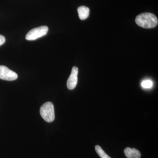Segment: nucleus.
Returning <instances> with one entry per match:
<instances>
[{
  "label": "nucleus",
  "mask_w": 158,
  "mask_h": 158,
  "mask_svg": "<svg viewBox=\"0 0 158 158\" xmlns=\"http://www.w3.org/2000/svg\"><path fill=\"white\" fill-rule=\"evenodd\" d=\"M6 41V38L2 35H0V46L2 45Z\"/></svg>",
  "instance_id": "nucleus-10"
},
{
  "label": "nucleus",
  "mask_w": 158,
  "mask_h": 158,
  "mask_svg": "<svg viewBox=\"0 0 158 158\" xmlns=\"http://www.w3.org/2000/svg\"><path fill=\"white\" fill-rule=\"evenodd\" d=\"M78 69L76 66H74L67 81V88L69 90H73L76 87L78 81Z\"/></svg>",
  "instance_id": "nucleus-5"
},
{
  "label": "nucleus",
  "mask_w": 158,
  "mask_h": 158,
  "mask_svg": "<svg viewBox=\"0 0 158 158\" xmlns=\"http://www.w3.org/2000/svg\"><path fill=\"white\" fill-rule=\"evenodd\" d=\"M79 17L81 20H85L88 18L90 14V9L85 6L79 7L77 9Z\"/></svg>",
  "instance_id": "nucleus-7"
},
{
  "label": "nucleus",
  "mask_w": 158,
  "mask_h": 158,
  "mask_svg": "<svg viewBox=\"0 0 158 158\" xmlns=\"http://www.w3.org/2000/svg\"><path fill=\"white\" fill-rule=\"evenodd\" d=\"M136 23L144 28H152L158 24L157 18L152 13L145 12L139 15L135 19Z\"/></svg>",
  "instance_id": "nucleus-1"
},
{
  "label": "nucleus",
  "mask_w": 158,
  "mask_h": 158,
  "mask_svg": "<svg viewBox=\"0 0 158 158\" xmlns=\"http://www.w3.org/2000/svg\"><path fill=\"white\" fill-rule=\"evenodd\" d=\"M18 78L17 74L4 65H0V79L8 81L15 80Z\"/></svg>",
  "instance_id": "nucleus-4"
},
{
  "label": "nucleus",
  "mask_w": 158,
  "mask_h": 158,
  "mask_svg": "<svg viewBox=\"0 0 158 158\" xmlns=\"http://www.w3.org/2000/svg\"><path fill=\"white\" fill-rule=\"evenodd\" d=\"M141 86L144 88H150L153 86V82L151 80H144L141 83Z\"/></svg>",
  "instance_id": "nucleus-9"
},
{
  "label": "nucleus",
  "mask_w": 158,
  "mask_h": 158,
  "mask_svg": "<svg viewBox=\"0 0 158 158\" xmlns=\"http://www.w3.org/2000/svg\"><path fill=\"white\" fill-rule=\"evenodd\" d=\"M48 31V28L47 26H44L31 30L27 34L26 38L27 40H35L44 36L47 34Z\"/></svg>",
  "instance_id": "nucleus-3"
},
{
  "label": "nucleus",
  "mask_w": 158,
  "mask_h": 158,
  "mask_svg": "<svg viewBox=\"0 0 158 158\" xmlns=\"http://www.w3.org/2000/svg\"><path fill=\"white\" fill-rule=\"evenodd\" d=\"M125 155L127 158H140L141 153L139 150L135 148H126L124 150Z\"/></svg>",
  "instance_id": "nucleus-6"
},
{
  "label": "nucleus",
  "mask_w": 158,
  "mask_h": 158,
  "mask_svg": "<svg viewBox=\"0 0 158 158\" xmlns=\"http://www.w3.org/2000/svg\"><path fill=\"white\" fill-rule=\"evenodd\" d=\"M41 117L45 121L51 123L55 118L54 105L51 102H47L41 106L40 109Z\"/></svg>",
  "instance_id": "nucleus-2"
},
{
  "label": "nucleus",
  "mask_w": 158,
  "mask_h": 158,
  "mask_svg": "<svg viewBox=\"0 0 158 158\" xmlns=\"http://www.w3.org/2000/svg\"><path fill=\"white\" fill-rule=\"evenodd\" d=\"M95 151L97 153L100 157L101 158H111L105 152L99 145H96L95 147Z\"/></svg>",
  "instance_id": "nucleus-8"
}]
</instances>
